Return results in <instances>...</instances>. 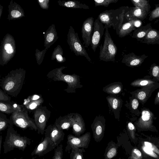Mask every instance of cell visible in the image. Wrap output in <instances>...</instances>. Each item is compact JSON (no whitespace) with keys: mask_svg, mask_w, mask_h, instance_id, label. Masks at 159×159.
I'll use <instances>...</instances> for the list:
<instances>
[{"mask_svg":"<svg viewBox=\"0 0 159 159\" xmlns=\"http://www.w3.org/2000/svg\"><path fill=\"white\" fill-rule=\"evenodd\" d=\"M25 78V72H11L0 80L1 89L8 95L16 97L22 89Z\"/></svg>","mask_w":159,"mask_h":159,"instance_id":"obj_1","label":"cell"},{"mask_svg":"<svg viewBox=\"0 0 159 159\" xmlns=\"http://www.w3.org/2000/svg\"><path fill=\"white\" fill-rule=\"evenodd\" d=\"M129 7L122 6L116 9L106 10L101 13L98 18L105 29L112 27L117 34L124 23L125 14Z\"/></svg>","mask_w":159,"mask_h":159,"instance_id":"obj_2","label":"cell"},{"mask_svg":"<svg viewBox=\"0 0 159 159\" xmlns=\"http://www.w3.org/2000/svg\"><path fill=\"white\" fill-rule=\"evenodd\" d=\"M30 143V139L26 136H21L14 129L13 126L10 125L3 143L4 153H7L15 148L24 151Z\"/></svg>","mask_w":159,"mask_h":159,"instance_id":"obj_3","label":"cell"},{"mask_svg":"<svg viewBox=\"0 0 159 159\" xmlns=\"http://www.w3.org/2000/svg\"><path fill=\"white\" fill-rule=\"evenodd\" d=\"M47 77L54 81H62L67 84V87L64 90L68 93H75V90L80 88L83 86L81 84L80 76L75 74L73 75L63 74L61 70L50 73Z\"/></svg>","mask_w":159,"mask_h":159,"instance_id":"obj_4","label":"cell"},{"mask_svg":"<svg viewBox=\"0 0 159 159\" xmlns=\"http://www.w3.org/2000/svg\"><path fill=\"white\" fill-rule=\"evenodd\" d=\"M28 112L24 108L20 111L12 113L9 119L11 121L10 125H14L23 130L28 129L37 131V128L34 119L29 117Z\"/></svg>","mask_w":159,"mask_h":159,"instance_id":"obj_5","label":"cell"},{"mask_svg":"<svg viewBox=\"0 0 159 159\" xmlns=\"http://www.w3.org/2000/svg\"><path fill=\"white\" fill-rule=\"evenodd\" d=\"M105 29L103 43L101 45L100 48L99 58L101 61H114L117 48L111 38L108 29Z\"/></svg>","mask_w":159,"mask_h":159,"instance_id":"obj_6","label":"cell"},{"mask_svg":"<svg viewBox=\"0 0 159 159\" xmlns=\"http://www.w3.org/2000/svg\"><path fill=\"white\" fill-rule=\"evenodd\" d=\"M51 111L45 106H41L34 111L33 119L39 134L44 133L47 123L49 119Z\"/></svg>","mask_w":159,"mask_h":159,"instance_id":"obj_7","label":"cell"},{"mask_svg":"<svg viewBox=\"0 0 159 159\" xmlns=\"http://www.w3.org/2000/svg\"><path fill=\"white\" fill-rule=\"evenodd\" d=\"M69 43L71 49L77 56H83L91 63V58L89 56L84 46L80 40L78 34L71 27L69 33Z\"/></svg>","mask_w":159,"mask_h":159,"instance_id":"obj_8","label":"cell"},{"mask_svg":"<svg viewBox=\"0 0 159 159\" xmlns=\"http://www.w3.org/2000/svg\"><path fill=\"white\" fill-rule=\"evenodd\" d=\"M90 139V132H87L78 137L69 134L67 137V145L66 148V151H69L74 148H86L88 147Z\"/></svg>","mask_w":159,"mask_h":159,"instance_id":"obj_9","label":"cell"},{"mask_svg":"<svg viewBox=\"0 0 159 159\" xmlns=\"http://www.w3.org/2000/svg\"><path fill=\"white\" fill-rule=\"evenodd\" d=\"M106 120L102 116H97L91 125L93 137L97 142H100L104 137Z\"/></svg>","mask_w":159,"mask_h":159,"instance_id":"obj_10","label":"cell"},{"mask_svg":"<svg viewBox=\"0 0 159 159\" xmlns=\"http://www.w3.org/2000/svg\"><path fill=\"white\" fill-rule=\"evenodd\" d=\"M159 88V83L142 87L140 89L130 92L132 97L136 98L143 105L151 96L152 92Z\"/></svg>","mask_w":159,"mask_h":159,"instance_id":"obj_11","label":"cell"},{"mask_svg":"<svg viewBox=\"0 0 159 159\" xmlns=\"http://www.w3.org/2000/svg\"><path fill=\"white\" fill-rule=\"evenodd\" d=\"M56 147L51 139L45 136L44 138H42L40 142L31 152V155L32 156H43L54 149Z\"/></svg>","mask_w":159,"mask_h":159,"instance_id":"obj_12","label":"cell"},{"mask_svg":"<svg viewBox=\"0 0 159 159\" xmlns=\"http://www.w3.org/2000/svg\"><path fill=\"white\" fill-rule=\"evenodd\" d=\"M94 22L93 18L90 17L86 19L82 24V37L85 48H88L91 44Z\"/></svg>","mask_w":159,"mask_h":159,"instance_id":"obj_13","label":"cell"},{"mask_svg":"<svg viewBox=\"0 0 159 159\" xmlns=\"http://www.w3.org/2000/svg\"><path fill=\"white\" fill-rule=\"evenodd\" d=\"M141 116L135 123L139 128L148 129L153 126V120L156 118L154 114L148 108H143L141 109Z\"/></svg>","mask_w":159,"mask_h":159,"instance_id":"obj_14","label":"cell"},{"mask_svg":"<svg viewBox=\"0 0 159 159\" xmlns=\"http://www.w3.org/2000/svg\"><path fill=\"white\" fill-rule=\"evenodd\" d=\"M105 28L97 18L94 22L93 31L91 42V47L94 52L98 46L104 34Z\"/></svg>","mask_w":159,"mask_h":159,"instance_id":"obj_15","label":"cell"},{"mask_svg":"<svg viewBox=\"0 0 159 159\" xmlns=\"http://www.w3.org/2000/svg\"><path fill=\"white\" fill-rule=\"evenodd\" d=\"M45 136L49 138L53 142L56 147H57L64 139L65 133L59 129L56 125H49L45 129Z\"/></svg>","mask_w":159,"mask_h":159,"instance_id":"obj_16","label":"cell"},{"mask_svg":"<svg viewBox=\"0 0 159 159\" xmlns=\"http://www.w3.org/2000/svg\"><path fill=\"white\" fill-rule=\"evenodd\" d=\"M148 13L145 10L139 7H129L125 14L124 22L125 20L127 22L132 20L142 21L147 17Z\"/></svg>","mask_w":159,"mask_h":159,"instance_id":"obj_17","label":"cell"},{"mask_svg":"<svg viewBox=\"0 0 159 159\" xmlns=\"http://www.w3.org/2000/svg\"><path fill=\"white\" fill-rule=\"evenodd\" d=\"M148 57L145 54L137 56L133 52L125 54L123 57L121 62L126 66L134 67L140 66Z\"/></svg>","mask_w":159,"mask_h":159,"instance_id":"obj_18","label":"cell"},{"mask_svg":"<svg viewBox=\"0 0 159 159\" xmlns=\"http://www.w3.org/2000/svg\"><path fill=\"white\" fill-rule=\"evenodd\" d=\"M43 101L41 95L34 94L25 99L23 105L27 111L30 113L41 106Z\"/></svg>","mask_w":159,"mask_h":159,"instance_id":"obj_19","label":"cell"},{"mask_svg":"<svg viewBox=\"0 0 159 159\" xmlns=\"http://www.w3.org/2000/svg\"><path fill=\"white\" fill-rule=\"evenodd\" d=\"M72 121L73 133L76 136L80 137L86 129L84 120L80 114L76 113L72 117Z\"/></svg>","mask_w":159,"mask_h":159,"instance_id":"obj_20","label":"cell"},{"mask_svg":"<svg viewBox=\"0 0 159 159\" xmlns=\"http://www.w3.org/2000/svg\"><path fill=\"white\" fill-rule=\"evenodd\" d=\"M108 106L112 111L115 118L119 119L120 112L122 105V100L115 96L110 95L106 98Z\"/></svg>","mask_w":159,"mask_h":159,"instance_id":"obj_21","label":"cell"},{"mask_svg":"<svg viewBox=\"0 0 159 159\" xmlns=\"http://www.w3.org/2000/svg\"><path fill=\"white\" fill-rule=\"evenodd\" d=\"M74 113H70L56 119L54 123L57 127L61 130H68L72 127V117Z\"/></svg>","mask_w":159,"mask_h":159,"instance_id":"obj_22","label":"cell"},{"mask_svg":"<svg viewBox=\"0 0 159 159\" xmlns=\"http://www.w3.org/2000/svg\"><path fill=\"white\" fill-rule=\"evenodd\" d=\"M25 108L23 105H19L13 101L3 102L0 101V112L7 114L20 111Z\"/></svg>","mask_w":159,"mask_h":159,"instance_id":"obj_23","label":"cell"},{"mask_svg":"<svg viewBox=\"0 0 159 159\" xmlns=\"http://www.w3.org/2000/svg\"><path fill=\"white\" fill-rule=\"evenodd\" d=\"M152 28L150 24H148L136 29L133 33L132 37L136 39L140 42L142 41L148 32Z\"/></svg>","mask_w":159,"mask_h":159,"instance_id":"obj_24","label":"cell"},{"mask_svg":"<svg viewBox=\"0 0 159 159\" xmlns=\"http://www.w3.org/2000/svg\"><path fill=\"white\" fill-rule=\"evenodd\" d=\"M140 42L148 44H159V31L152 29Z\"/></svg>","mask_w":159,"mask_h":159,"instance_id":"obj_25","label":"cell"},{"mask_svg":"<svg viewBox=\"0 0 159 159\" xmlns=\"http://www.w3.org/2000/svg\"><path fill=\"white\" fill-rule=\"evenodd\" d=\"M134 20H132L123 24L117 34L119 37H124L129 35L132 31L136 29L134 25Z\"/></svg>","mask_w":159,"mask_h":159,"instance_id":"obj_26","label":"cell"},{"mask_svg":"<svg viewBox=\"0 0 159 159\" xmlns=\"http://www.w3.org/2000/svg\"><path fill=\"white\" fill-rule=\"evenodd\" d=\"M123 86L121 82H115L111 83L103 88V91L111 95L118 94L122 91Z\"/></svg>","mask_w":159,"mask_h":159,"instance_id":"obj_27","label":"cell"},{"mask_svg":"<svg viewBox=\"0 0 159 159\" xmlns=\"http://www.w3.org/2000/svg\"><path fill=\"white\" fill-rule=\"evenodd\" d=\"M118 146L113 141L110 142L105 149L104 159H111L115 157L117 153Z\"/></svg>","mask_w":159,"mask_h":159,"instance_id":"obj_28","label":"cell"},{"mask_svg":"<svg viewBox=\"0 0 159 159\" xmlns=\"http://www.w3.org/2000/svg\"><path fill=\"white\" fill-rule=\"evenodd\" d=\"M157 80L155 79L149 78L139 79L136 80L131 84L130 85L134 87H143L153 85L157 82Z\"/></svg>","mask_w":159,"mask_h":159,"instance_id":"obj_29","label":"cell"},{"mask_svg":"<svg viewBox=\"0 0 159 159\" xmlns=\"http://www.w3.org/2000/svg\"><path fill=\"white\" fill-rule=\"evenodd\" d=\"M129 108L131 112L138 116L140 114V112L138 109L139 101L136 98L131 97H129Z\"/></svg>","mask_w":159,"mask_h":159,"instance_id":"obj_30","label":"cell"},{"mask_svg":"<svg viewBox=\"0 0 159 159\" xmlns=\"http://www.w3.org/2000/svg\"><path fill=\"white\" fill-rule=\"evenodd\" d=\"M65 6L68 7L74 8H80L85 9H88L89 7L84 3L83 4L78 1H68L64 3Z\"/></svg>","mask_w":159,"mask_h":159,"instance_id":"obj_31","label":"cell"},{"mask_svg":"<svg viewBox=\"0 0 159 159\" xmlns=\"http://www.w3.org/2000/svg\"><path fill=\"white\" fill-rule=\"evenodd\" d=\"M131 2L135 7L141 8L148 12L151 7L148 1L146 0H131Z\"/></svg>","mask_w":159,"mask_h":159,"instance_id":"obj_32","label":"cell"},{"mask_svg":"<svg viewBox=\"0 0 159 159\" xmlns=\"http://www.w3.org/2000/svg\"><path fill=\"white\" fill-rule=\"evenodd\" d=\"M71 150L70 159H84L83 153L85 152L84 148H74Z\"/></svg>","mask_w":159,"mask_h":159,"instance_id":"obj_33","label":"cell"},{"mask_svg":"<svg viewBox=\"0 0 159 159\" xmlns=\"http://www.w3.org/2000/svg\"><path fill=\"white\" fill-rule=\"evenodd\" d=\"M11 121L4 113L0 112V132L5 129L10 125Z\"/></svg>","mask_w":159,"mask_h":159,"instance_id":"obj_34","label":"cell"},{"mask_svg":"<svg viewBox=\"0 0 159 159\" xmlns=\"http://www.w3.org/2000/svg\"><path fill=\"white\" fill-rule=\"evenodd\" d=\"M149 73L151 76L159 81V66L155 63L152 64Z\"/></svg>","mask_w":159,"mask_h":159,"instance_id":"obj_35","label":"cell"},{"mask_svg":"<svg viewBox=\"0 0 159 159\" xmlns=\"http://www.w3.org/2000/svg\"><path fill=\"white\" fill-rule=\"evenodd\" d=\"M119 0H94L95 7L103 6L107 7L111 3H116Z\"/></svg>","mask_w":159,"mask_h":159,"instance_id":"obj_36","label":"cell"},{"mask_svg":"<svg viewBox=\"0 0 159 159\" xmlns=\"http://www.w3.org/2000/svg\"><path fill=\"white\" fill-rule=\"evenodd\" d=\"M52 159H62L63 156V145L61 144L57 147Z\"/></svg>","mask_w":159,"mask_h":159,"instance_id":"obj_37","label":"cell"},{"mask_svg":"<svg viewBox=\"0 0 159 159\" xmlns=\"http://www.w3.org/2000/svg\"><path fill=\"white\" fill-rule=\"evenodd\" d=\"M156 7L150 13L148 20L152 21L156 19L159 18V6L155 5Z\"/></svg>","mask_w":159,"mask_h":159,"instance_id":"obj_38","label":"cell"},{"mask_svg":"<svg viewBox=\"0 0 159 159\" xmlns=\"http://www.w3.org/2000/svg\"><path fill=\"white\" fill-rule=\"evenodd\" d=\"M11 97L4 92L1 89H0V101L3 102H9L11 101Z\"/></svg>","mask_w":159,"mask_h":159,"instance_id":"obj_39","label":"cell"},{"mask_svg":"<svg viewBox=\"0 0 159 159\" xmlns=\"http://www.w3.org/2000/svg\"><path fill=\"white\" fill-rule=\"evenodd\" d=\"M141 156L142 153L139 150L134 149L133 150L131 157L132 159H139Z\"/></svg>","mask_w":159,"mask_h":159,"instance_id":"obj_40","label":"cell"},{"mask_svg":"<svg viewBox=\"0 0 159 159\" xmlns=\"http://www.w3.org/2000/svg\"><path fill=\"white\" fill-rule=\"evenodd\" d=\"M127 127L131 136H133L135 130L134 125L132 123L129 122L127 123Z\"/></svg>","mask_w":159,"mask_h":159,"instance_id":"obj_41","label":"cell"},{"mask_svg":"<svg viewBox=\"0 0 159 159\" xmlns=\"http://www.w3.org/2000/svg\"><path fill=\"white\" fill-rule=\"evenodd\" d=\"M144 151L150 155V156L156 157L157 155L151 149L147 148L146 147H144L143 148Z\"/></svg>","mask_w":159,"mask_h":159,"instance_id":"obj_42","label":"cell"},{"mask_svg":"<svg viewBox=\"0 0 159 159\" xmlns=\"http://www.w3.org/2000/svg\"><path fill=\"white\" fill-rule=\"evenodd\" d=\"M11 16L14 18H17L20 17L21 15L20 12L18 11L13 10L11 12Z\"/></svg>","mask_w":159,"mask_h":159,"instance_id":"obj_43","label":"cell"},{"mask_svg":"<svg viewBox=\"0 0 159 159\" xmlns=\"http://www.w3.org/2000/svg\"><path fill=\"white\" fill-rule=\"evenodd\" d=\"M54 35L52 33H50L48 34L47 36L46 39L48 42H50L53 39Z\"/></svg>","mask_w":159,"mask_h":159,"instance_id":"obj_44","label":"cell"},{"mask_svg":"<svg viewBox=\"0 0 159 159\" xmlns=\"http://www.w3.org/2000/svg\"><path fill=\"white\" fill-rule=\"evenodd\" d=\"M142 22L139 20H135L134 22V25L135 28H137L141 26Z\"/></svg>","mask_w":159,"mask_h":159,"instance_id":"obj_45","label":"cell"},{"mask_svg":"<svg viewBox=\"0 0 159 159\" xmlns=\"http://www.w3.org/2000/svg\"><path fill=\"white\" fill-rule=\"evenodd\" d=\"M144 144L146 147L147 148L151 149L152 150H154L153 147L151 143L149 142H144Z\"/></svg>","mask_w":159,"mask_h":159,"instance_id":"obj_46","label":"cell"},{"mask_svg":"<svg viewBox=\"0 0 159 159\" xmlns=\"http://www.w3.org/2000/svg\"><path fill=\"white\" fill-rule=\"evenodd\" d=\"M154 103L155 105H159V90L156 95L154 99Z\"/></svg>","mask_w":159,"mask_h":159,"instance_id":"obj_47","label":"cell"},{"mask_svg":"<svg viewBox=\"0 0 159 159\" xmlns=\"http://www.w3.org/2000/svg\"><path fill=\"white\" fill-rule=\"evenodd\" d=\"M57 59L59 61H62L63 60V58L61 55L57 54L56 56Z\"/></svg>","mask_w":159,"mask_h":159,"instance_id":"obj_48","label":"cell"},{"mask_svg":"<svg viewBox=\"0 0 159 159\" xmlns=\"http://www.w3.org/2000/svg\"><path fill=\"white\" fill-rule=\"evenodd\" d=\"M12 46H11L10 44L9 43H7L4 46V48L6 50H7L8 49L11 48Z\"/></svg>","mask_w":159,"mask_h":159,"instance_id":"obj_49","label":"cell"},{"mask_svg":"<svg viewBox=\"0 0 159 159\" xmlns=\"http://www.w3.org/2000/svg\"><path fill=\"white\" fill-rule=\"evenodd\" d=\"M7 52L9 54H11L13 52V50L12 48V47L6 50Z\"/></svg>","mask_w":159,"mask_h":159,"instance_id":"obj_50","label":"cell"},{"mask_svg":"<svg viewBox=\"0 0 159 159\" xmlns=\"http://www.w3.org/2000/svg\"><path fill=\"white\" fill-rule=\"evenodd\" d=\"M2 135H1L0 137V154L1 153V145H2Z\"/></svg>","mask_w":159,"mask_h":159,"instance_id":"obj_51","label":"cell"},{"mask_svg":"<svg viewBox=\"0 0 159 159\" xmlns=\"http://www.w3.org/2000/svg\"><path fill=\"white\" fill-rule=\"evenodd\" d=\"M159 21V19L158 20H157V21H155V22H157V21Z\"/></svg>","mask_w":159,"mask_h":159,"instance_id":"obj_52","label":"cell"},{"mask_svg":"<svg viewBox=\"0 0 159 159\" xmlns=\"http://www.w3.org/2000/svg\"><path fill=\"white\" fill-rule=\"evenodd\" d=\"M39 1L40 2H42V1H40V0H39Z\"/></svg>","mask_w":159,"mask_h":159,"instance_id":"obj_53","label":"cell"},{"mask_svg":"<svg viewBox=\"0 0 159 159\" xmlns=\"http://www.w3.org/2000/svg\"><path fill=\"white\" fill-rule=\"evenodd\" d=\"M13 159H17V158H14Z\"/></svg>","mask_w":159,"mask_h":159,"instance_id":"obj_54","label":"cell"},{"mask_svg":"<svg viewBox=\"0 0 159 159\" xmlns=\"http://www.w3.org/2000/svg\"></svg>","mask_w":159,"mask_h":159,"instance_id":"obj_55","label":"cell"}]
</instances>
